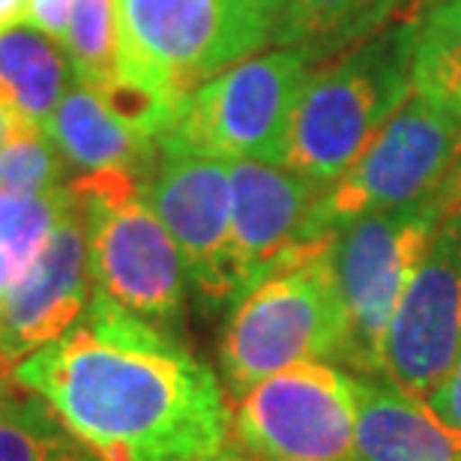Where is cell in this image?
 Segmentation results:
<instances>
[{"label":"cell","instance_id":"cell-1","mask_svg":"<svg viewBox=\"0 0 461 461\" xmlns=\"http://www.w3.org/2000/svg\"><path fill=\"white\" fill-rule=\"evenodd\" d=\"M9 375L99 461H216L234 447L213 368L171 330L96 294L67 333Z\"/></svg>","mask_w":461,"mask_h":461},{"label":"cell","instance_id":"cell-2","mask_svg":"<svg viewBox=\"0 0 461 461\" xmlns=\"http://www.w3.org/2000/svg\"><path fill=\"white\" fill-rule=\"evenodd\" d=\"M333 237L300 249L234 303L219 348L225 390L234 402L285 368L339 363L345 309Z\"/></svg>","mask_w":461,"mask_h":461},{"label":"cell","instance_id":"cell-3","mask_svg":"<svg viewBox=\"0 0 461 461\" xmlns=\"http://www.w3.org/2000/svg\"><path fill=\"white\" fill-rule=\"evenodd\" d=\"M411 33L413 24L386 27L315 76L309 72L282 168L321 186L342 177L413 94Z\"/></svg>","mask_w":461,"mask_h":461},{"label":"cell","instance_id":"cell-4","mask_svg":"<svg viewBox=\"0 0 461 461\" xmlns=\"http://www.w3.org/2000/svg\"><path fill=\"white\" fill-rule=\"evenodd\" d=\"M264 0H117V72L186 99L273 36Z\"/></svg>","mask_w":461,"mask_h":461},{"label":"cell","instance_id":"cell-5","mask_svg":"<svg viewBox=\"0 0 461 461\" xmlns=\"http://www.w3.org/2000/svg\"><path fill=\"white\" fill-rule=\"evenodd\" d=\"M69 189L85 216L94 294L174 330L189 276L174 237L147 204L141 180L126 171H96L76 174Z\"/></svg>","mask_w":461,"mask_h":461},{"label":"cell","instance_id":"cell-6","mask_svg":"<svg viewBox=\"0 0 461 461\" xmlns=\"http://www.w3.org/2000/svg\"><path fill=\"white\" fill-rule=\"evenodd\" d=\"M306 78L309 54L303 49L267 51L234 63L186 96L162 135L159 153L282 165Z\"/></svg>","mask_w":461,"mask_h":461},{"label":"cell","instance_id":"cell-7","mask_svg":"<svg viewBox=\"0 0 461 461\" xmlns=\"http://www.w3.org/2000/svg\"><path fill=\"white\" fill-rule=\"evenodd\" d=\"M435 228V204L426 198L411 207L354 219L336 230L333 270L345 309V345L339 363H345L350 375H381L386 330Z\"/></svg>","mask_w":461,"mask_h":461},{"label":"cell","instance_id":"cell-8","mask_svg":"<svg viewBox=\"0 0 461 461\" xmlns=\"http://www.w3.org/2000/svg\"><path fill=\"white\" fill-rule=\"evenodd\" d=\"M461 144V117L411 94L357 162L321 192L318 225L336 234L354 219L435 195Z\"/></svg>","mask_w":461,"mask_h":461},{"label":"cell","instance_id":"cell-9","mask_svg":"<svg viewBox=\"0 0 461 461\" xmlns=\"http://www.w3.org/2000/svg\"><path fill=\"white\" fill-rule=\"evenodd\" d=\"M357 404L350 372L303 363L237 399L234 438L255 461H350Z\"/></svg>","mask_w":461,"mask_h":461},{"label":"cell","instance_id":"cell-10","mask_svg":"<svg viewBox=\"0 0 461 461\" xmlns=\"http://www.w3.org/2000/svg\"><path fill=\"white\" fill-rule=\"evenodd\" d=\"M461 354V216L440 219L384 339L386 377L422 399Z\"/></svg>","mask_w":461,"mask_h":461},{"label":"cell","instance_id":"cell-11","mask_svg":"<svg viewBox=\"0 0 461 461\" xmlns=\"http://www.w3.org/2000/svg\"><path fill=\"white\" fill-rule=\"evenodd\" d=\"M141 192L177 243L189 282L201 297L207 303H237L228 159L159 153Z\"/></svg>","mask_w":461,"mask_h":461},{"label":"cell","instance_id":"cell-12","mask_svg":"<svg viewBox=\"0 0 461 461\" xmlns=\"http://www.w3.org/2000/svg\"><path fill=\"white\" fill-rule=\"evenodd\" d=\"M230 261L237 300L300 249L333 237L318 225L324 186L282 165L230 159Z\"/></svg>","mask_w":461,"mask_h":461},{"label":"cell","instance_id":"cell-13","mask_svg":"<svg viewBox=\"0 0 461 461\" xmlns=\"http://www.w3.org/2000/svg\"><path fill=\"white\" fill-rule=\"evenodd\" d=\"M72 192V189H69ZM94 297L87 228L76 195L33 264L0 297V363H15L63 336Z\"/></svg>","mask_w":461,"mask_h":461},{"label":"cell","instance_id":"cell-14","mask_svg":"<svg viewBox=\"0 0 461 461\" xmlns=\"http://www.w3.org/2000/svg\"><path fill=\"white\" fill-rule=\"evenodd\" d=\"M357 429L350 461H461V435L390 381L350 375Z\"/></svg>","mask_w":461,"mask_h":461},{"label":"cell","instance_id":"cell-15","mask_svg":"<svg viewBox=\"0 0 461 461\" xmlns=\"http://www.w3.org/2000/svg\"><path fill=\"white\" fill-rule=\"evenodd\" d=\"M45 132L67 168L78 174L126 171L144 183L159 159V144L129 126L94 87L85 85L67 90Z\"/></svg>","mask_w":461,"mask_h":461},{"label":"cell","instance_id":"cell-16","mask_svg":"<svg viewBox=\"0 0 461 461\" xmlns=\"http://www.w3.org/2000/svg\"><path fill=\"white\" fill-rule=\"evenodd\" d=\"M72 67L60 45L33 27L0 33V112L15 129H45L69 90Z\"/></svg>","mask_w":461,"mask_h":461},{"label":"cell","instance_id":"cell-17","mask_svg":"<svg viewBox=\"0 0 461 461\" xmlns=\"http://www.w3.org/2000/svg\"><path fill=\"white\" fill-rule=\"evenodd\" d=\"M402 0H288L279 40L312 58L318 49L359 42L393 22Z\"/></svg>","mask_w":461,"mask_h":461},{"label":"cell","instance_id":"cell-18","mask_svg":"<svg viewBox=\"0 0 461 461\" xmlns=\"http://www.w3.org/2000/svg\"><path fill=\"white\" fill-rule=\"evenodd\" d=\"M411 24L413 94L461 117V0H444Z\"/></svg>","mask_w":461,"mask_h":461},{"label":"cell","instance_id":"cell-19","mask_svg":"<svg viewBox=\"0 0 461 461\" xmlns=\"http://www.w3.org/2000/svg\"><path fill=\"white\" fill-rule=\"evenodd\" d=\"M0 461H99L51 408L13 386L0 399Z\"/></svg>","mask_w":461,"mask_h":461},{"label":"cell","instance_id":"cell-20","mask_svg":"<svg viewBox=\"0 0 461 461\" xmlns=\"http://www.w3.org/2000/svg\"><path fill=\"white\" fill-rule=\"evenodd\" d=\"M69 201V183L42 195L0 198V297L33 264Z\"/></svg>","mask_w":461,"mask_h":461},{"label":"cell","instance_id":"cell-21","mask_svg":"<svg viewBox=\"0 0 461 461\" xmlns=\"http://www.w3.org/2000/svg\"><path fill=\"white\" fill-rule=\"evenodd\" d=\"M63 51L76 85H108L117 76V0H76Z\"/></svg>","mask_w":461,"mask_h":461},{"label":"cell","instance_id":"cell-22","mask_svg":"<svg viewBox=\"0 0 461 461\" xmlns=\"http://www.w3.org/2000/svg\"><path fill=\"white\" fill-rule=\"evenodd\" d=\"M67 183V162L45 129H15L0 147V198L42 195Z\"/></svg>","mask_w":461,"mask_h":461},{"label":"cell","instance_id":"cell-23","mask_svg":"<svg viewBox=\"0 0 461 461\" xmlns=\"http://www.w3.org/2000/svg\"><path fill=\"white\" fill-rule=\"evenodd\" d=\"M426 408L435 413L447 429H453L461 435V354L456 359V366L449 368V375L426 395Z\"/></svg>","mask_w":461,"mask_h":461},{"label":"cell","instance_id":"cell-24","mask_svg":"<svg viewBox=\"0 0 461 461\" xmlns=\"http://www.w3.org/2000/svg\"><path fill=\"white\" fill-rule=\"evenodd\" d=\"M72 4H76V0H31L27 24H31L33 31L45 33L49 40H54L63 49L69 15H72Z\"/></svg>","mask_w":461,"mask_h":461},{"label":"cell","instance_id":"cell-25","mask_svg":"<svg viewBox=\"0 0 461 461\" xmlns=\"http://www.w3.org/2000/svg\"><path fill=\"white\" fill-rule=\"evenodd\" d=\"M431 204H435L438 222H440V219L461 216V144L456 150L453 165H449L447 177L440 180V186L435 189V195H431Z\"/></svg>","mask_w":461,"mask_h":461},{"label":"cell","instance_id":"cell-26","mask_svg":"<svg viewBox=\"0 0 461 461\" xmlns=\"http://www.w3.org/2000/svg\"><path fill=\"white\" fill-rule=\"evenodd\" d=\"M27 9L31 0H0V33L22 27V22H27Z\"/></svg>","mask_w":461,"mask_h":461},{"label":"cell","instance_id":"cell-27","mask_svg":"<svg viewBox=\"0 0 461 461\" xmlns=\"http://www.w3.org/2000/svg\"><path fill=\"white\" fill-rule=\"evenodd\" d=\"M438 4H444V0H402V6L395 9L393 22L395 24H411V22H417L420 15H426L429 9L438 6Z\"/></svg>","mask_w":461,"mask_h":461},{"label":"cell","instance_id":"cell-28","mask_svg":"<svg viewBox=\"0 0 461 461\" xmlns=\"http://www.w3.org/2000/svg\"><path fill=\"white\" fill-rule=\"evenodd\" d=\"M13 132H15V123L4 112H0V147L9 141V135H13Z\"/></svg>","mask_w":461,"mask_h":461},{"label":"cell","instance_id":"cell-29","mask_svg":"<svg viewBox=\"0 0 461 461\" xmlns=\"http://www.w3.org/2000/svg\"><path fill=\"white\" fill-rule=\"evenodd\" d=\"M13 375H9V368L4 366V363H0V399H4V395L9 393V390H13Z\"/></svg>","mask_w":461,"mask_h":461},{"label":"cell","instance_id":"cell-30","mask_svg":"<svg viewBox=\"0 0 461 461\" xmlns=\"http://www.w3.org/2000/svg\"><path fill=\"white\" fill-rule=\"evenodd\" d=\"M264 6L270 9V13L279 18V24H282V15H285V9H288V0H264Z\"/></svg>","mask_w":461,"mask_h":461},{"label":"cell","instance_id":"cell-31","mask_svg":"<svg viewBox=\"0 0 461 461\" xmlns=\"http://www.w3.org/2000/svg\"><path fill=\"white\" fill-rule=\"evenodd\" d=\"M216 461H255V458L249 456L246 449H234V447H230L228 453H225L222 458H216Z\"/></svg>","mask_w":461,"mask_h":461}]
</instances>
